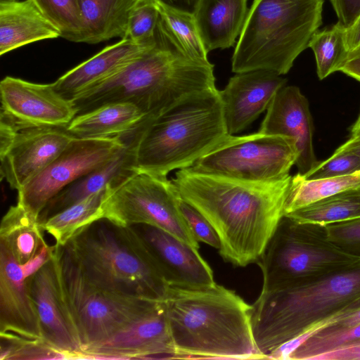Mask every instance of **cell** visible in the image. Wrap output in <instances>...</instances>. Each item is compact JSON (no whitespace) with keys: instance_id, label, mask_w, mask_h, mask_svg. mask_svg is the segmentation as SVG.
I'll return each instance as SVG.
<instances>
[{"instance_id":"29","label":"cell","mask_w":360,"mask_h":360,"mask_svg":"<svg viewBox=\"0 0 360 360\" xmlns=\"http://www.w3.org/2000/svg\"><path fill=\"white\" fill-rule=\"evenodd\" d=\"M292 221L312 226L360 217V187L326 198L285 215Z\"/></svg>"},{"instance_id":"40","label":"cell","mask_w":360,"mask_h":360,"mask_svg":"<svg viewBox=\"0 0 360 360\" xmlns=\"http://www.w3.org/2000/svg\"><path fill=\"white\" fill-rule=\"evenodd\" d=\"M343 28L351 27L360 15V0H329Z\"/></svg>"},{"instance_id":"47","label":"cell","mask_w":360,"mask_h":360,"mask_svg":"<svg viewBox=\"0 0 360 360\" xmlns=\"http://www.w3.org/2000/svg\"><path fill=\"white\" fill-rule=\"evenodd\" d=\"M360 137V113L359 117L351 129L350 139H356Z\"/></svg>"},{"instance_id":"9","label":"cell","mask_w":360,"mask_h":360,"mask_svg":"<svg viewBox=\"0 0 360 360\" xmlns=\"http://www.w3.org/2000/svg\"><path fill=\"white\" fill-rule=\"evenodd\" d=\"M257 262L263 275L262 289H266L290 281L316 279L359 265L360 254L346 252L328 241L326 245L312 243L307 225L284 216Z\"/></svg>"},{"instance_id":"18","label":"cell","mask_w":360,"mask_h":360,"mask_svg":"<svg viewBox=\"0 0 360 360\" xmlns=\"http://www.w3.org/2000/svg\"><path fill=\"white\" fill-rule=\"evenodd\" d=\"M287 79L277 73L257 70L236 73L219 94L228 134L242 131L267 110Z\"/></svg>"},{"instance_id":"24","label":"cell","mask_w":360,"mask_h":360,"mask_svg":"<svg viewBox=\"0 0 360 360\" xmlns=\"http://www.w3.org/2000/svg\"><path fill=\"white\" fill-rule=\"evenodd\" d=\"M134 166V146L125 143V146L110 162L77 179L53 197L41 213L39 221L108 185H119L135 172Z\"/></svg>"},{"instance_id":"38","label":"cell","mask_w":360,"mask_h":360,"mask_svg":"<svg viewBox=\"0 0 360 360\" xmlns=\"http://www.w3.org/2000/svg\"><path fill=\"white\" fill-rule=\"evenodd\" d=\"M179 205L181 212L195 239L219 250L221 246L219 238L208 220L198 210L182 199L181 196L179 200Z\"/></svg>"},{"instance_id":"43","label":"cell","mask_w":360,"mask_h":360,"mask_svg":"<svg viewBox=\"0 0 360 360\" xmlns=\"http://www.w3.org/2000/svg\"><path fill=\"white\" fill-rule=\"evenodd\" d=\"M159 4L181 13L194 15L200 0H155Z\"/></svg>"},{"instance_id":"39","label":"cell","mask_w":360,"mask_h":360,"mask_svg":"<svg viewBox=\"0 0 360 360\" xmlns=\"http://www.w3.org/2000/svg\"><path fill=\"white\" fill-rule=\"evenodd\" d=\"M324 239L340 248L343 245L360 244V217L324 226Z\"/></svg>"},{"instance_id":"22","label":"cell","mask_w":360,"mask_h":360,"mask_svg":"<svg viewBox=\"0 0 360 360\" xmlns=\"http://www.w3.org/2000/svg\"><path fill=\"white\" fill-rule=\"evenodd\" d=\"M60 37L32 0L0 2V55L28 44Z\"/></svg>"},{"instance_id":"46","label":"cell","mask_w":360,"mask_h":360,"mask_svg":"<svg viewBox=\"0 0 360 360\" xmlns=\"http://www.w3.org/2000/svg\"><path fill=\"white\" fill-rule=\"evenodd\" d=\"M339 151H348L360 157V137L350 139L336 149Z\"/></svg>"},{"instance_id":"30","label":"cell","mask_w":360,"mask_h":360,"mask_svg":"<svg viewBox=\"0 0 360 360\" xmlns=\"http://www.w3.org/2000/svg\"><path fill=\"white\" fill-rule=\"evenodd\" d=\"M360 187V172L342 176L306 179L292 176L285 215L337 193Z\"/></svg>"},{"instance_id":"48","label":"cell","mask_w":360,"mask_h":360,"mask_svg":"<svg viewBox=\"0 0 360 360\" xmlns=\"http://www.w3.org/2000/svg\"><path fill=\"white\" fill-rule=\"evenodd\" d=\"M360 308V297L354 302L349 307V309L352 310H356Z\"/></svg>"},{"instance_id":"27","label":"cell","mask_w":360,"mask_h":360,"mask_svg":"<svg viewBox=\"0 0 360 360\" xmlns=\"http://www.w3.org/2000/svg\"><path fill=\"white\" fill-rule=\"evenodd\" d=\"M43 232L39 221L16 204L9 207L1 219L0 243L23 265L48 245Z\"/></svg>"},{"instance_id":"45","label":"cell","mask_w":360,"mask_h":360,"mask_svg":"<svg viewBox=\"0 0 360 360\" xmlns=\"http://www.w3.org/2000/svg\"><path fill=\"white\" fill-rule=\"evenodd\" d=\"M360 323V308L347 315L338 323L340 327H353Z\"/></svg>"},{"instance_id":"6","label":"cell","mask_w":360,"mask_h":360,"mask_svg":"<svg viewBox=\"0 0 360 360\" xmlns=\"http://www.w3.org/2000/svg\"><path fill=\"white\" fill-rule=\"evenodd\" d=\"M65 247L86 278L99 288L131 298H165L169 285L132 226L102 219Z\"/></svg>"},{"instance_id":"15","label":"cell","mask_w":360,"mask_h":360,"mask_svg":"<svg viewBox=\"0 0 360 360\" xmlns=\"http://www.w3.org/2000/svg\"><path fill=\"white\" fill-rule=\"evenodd\" d=\"M176 359L163 300L152 311L82 352V359Z\"/></svg>"},{"instance_id":"14","label":"cell","mask_w":360,"mask_h":360,"mask_svg":"<svg viewBox=\"0 0 360 360\" xmlns=\"http://www.w3.org/2000/svg\"><path fill=\"white\" fill-rule=\"evenodd\" d=\"M42 340L68 359H82V349L63 295L53 245L49 259L27 278Z\"/></svg>"},{"instance_id":"17","label":"cell","mask_w":360,"mask_h":360,"mask_svg":"<svg viewBox=\"0 0 360 360\" xmlns=\"http://www.w3.org/2000/svg\"><path fill=\"white\" fill-rule=\"evenodd\" d=\"M141 238L169 286L203 288L214 285L213 271L199 250L153 226H131Z\"/></svg>"},{"instance_id":"4","label":"cell","mask_w":360,"mask_h":360,"mask_svg":"<svg viewBox=\"0 0 360 360\" xmlns=\"http://www.w3.org/2000/svg\"><path fill=\"white\" fill-rule=\"evenodd\" d=\"M360 297V264L308 281H290L262 289L252 305V328L264 359L312 325Z\"/></svg>"},{"instance_id":"8","label":"cell","mask_w":360,"mask_h":360,"mask_svg":"<svg viewBox=\"0 0 360 360\" xmlns=\"http://www.w3.org/2000/svg\"><path fill=\"white\" fill-rule=\"evenodd\" d=\"M65 300L82 352L157 308L162 300L109 292L84 275L65 246L53 245Z\"/></svg>"},{"instance_id":"19","label":"cell","mask_w":360,"mask_h":360,"mask_svg":"<svg viewBox=\"0 0 360 360\" xmlns=\"http://www.w3.org/2000/svg\"><path fill=\"white\" fill-rule=\"evenodd\" d=\"M258 131L283 135L296 141L298 172L304 174L317 162L313 147V123L307 98L295 86L282 87L266 110Z\"/></svg>"},{"instance_id":"1","label":"cell","mask_w":360,"mask_h":360,"mask_svg":"<svg viewBox=\"0 0 360 360\" xmlns=\"http://www.w3.org/2000/svg\"><path fill=\"white\" fill-rule=\"evenodd\" d=\"M291 179L253 181L188 167L179 169L172 181L213 226L224 260L245 267L259 261L285 216Z\"/></svg>"},{"instance_id":"32","label":"cell","mask_w":360,"mask_h":360,"mask_svg":"<svg viewBox=\"0 0 360 360\" xmlns=\"http://www.w3.org/2000/svg\"><path fill=\"white\" fill-rule=\"evenodd\" d=\"M58 30L60 37L82 42L84 22L77 0H32Z\"/></svg>"},{"instance_id":"25","label":"cell","mask_w":360,"mask_h":360,"mask_svg":"<svg viewBox=\"0 0 360 360\" xmlns=\"http://www.w3.org/2000/svg\"><path fill=\"white\" fill-rule=\"evenodd\" d=\"M145 117L131 103H110L76 115L66 129L77 138L122 136L135 129Z\"/></svg>"},{"instance_id":"36","label":"cell","mask_w":360,"mask_h":360,"mask_svg":"<svg viewBox=\"0 0 360 360\" xmlns=\"http://www.w3.org/2000/svg\"><path fill=\"white\" fill-rule=\"evenodd\" d=\"M160 13L155 0H138L129 12L122 39L145 45L154 41Z\"/></svg>"},{"instance_id":"28","label":"cell","mask_w":360,"mask_h":360,"mask_svg":"<svg viewBox=\"0 0 360 360\" xmlns=\"http://www.w3.org/2000/svg\"><path fill=\"white\" fill-rule=\"evenodd\" d=\"M110 186L39 221L44 231L53 238L55 245L65 246L84 229L103 218V205Z\"/></svg>"},{"instance_id":"10","label":"cell","mask_w":360,"mask_h":360,"mask_svg":"<svg viewBox=\"0 0 360 360\" xmlns=\"http://www.w3.org/2000/svg\"><path fill=\"white\" fill-rule=\"evenodd\" d=\"M179 193L172 180L135 172L122 183L110 186L103 205V218L128 227L148 224L160 228L199 250L179 208Z\"/></svg>"},{"instance_id":"31","label":"cell","mask_w":360,"mask_h":360,"mask_svg":"<svg viewBox=\"0 0 360 360\" xmlns=\"http://www.w3.org/2000/svg\"><path fill=\"white\" fill-rule=\"evenodd\" d=\"M309 47L314 54L316 72L321 80L339 71L349 53L345 46V28L338 22L330 28L316 32Z\"/></svg>"},{"instance_id":"35","label":"cell","mask_w":360,"mask_h":360,"mask_svg":"<svg viewBox=\"0 0 360 360\" xmlns=\"http://www.w3.org/2000/svg\"><path fill=\"white\" fill-rule=\"evenodd\" d=\"M359 338L360 323L349 328L334 325L309 339L290 355V359L311 360L321 353Z\"/></svg>"},{"instance_id":"23","label":"cell","mask_w":360,"mask_h":360,"mask_svg":"<svg viewBox=\"0 0 360 360\" xmlns=\"http://www.w3.org/2000/svg\"><path fill=\"white\" fill-rule=\"evenodd\" d=\"M248 0H200L193 15L208 53L232 46L243 28Z\"/></svg>"},{"instance_id":"16","label":"cell","mask_w":360,"mask_h":360,"mask_svg":"<svg viewBox=\"0 0 360 360\" xmlns=\"http://www.w3.org/2000/svg\"><path fill=\"white\" fill-rule=\"evenodd\" d=\"M1 113L25 126L66 127L77 115L72 101L53 84H41L6 77L0 83Z\"/></svg>"},{"instance_id":"21","label":"cell","mask_w":360,"mask_h":360,"mask_svg":"<svg viewBox=\"0 0 360 360\" xmlns=\"http://www.w3.org/2000/svg\"><path fill=\"white\" fill-rule=\"evenodd\" d=\"M153 41L141 45L128 39H122L67 72L53 85L62 96L72 101L117 73L139 57Z\"/></svg>"},{"instance_id":"11","label":"cell","mask_w":360,"mask_h":360,"mask_svg":"<svg viewBox=\"0 0 360 360\" xmlns=\"http://www.w3.org/2000/svg\"><path fill=\"white\" fill-rule=\"evenodd\" d=\"M297 156L292 138L258 131L229 136L190 168L242 180L271 181L289 176Z\"/></svg>"},{"instance_id":"44","label":"cell","mask_w":360,"mask_h":360,"mask_svg":"<svg viewBox=\"0 0 360 360\" xmlns=\"http://www.w3.org/2000/svg\"><path fill=\"white\" fill-rule=\"evenodd\" d=\"M345 41L348 53L360 48V15L351 27L345 29Z\"/></svg>"},{"instance_id":"13","label":"cell","mask_w":360,"mask_h":360,"mask_svg":"<svg viewBox=\"0 0 360 360\" xmlns=\"http://www.w3.org/2000/svg\"><path fill=\"white\" fill-rule=\"evenodd\" d=\"M75 138L63 127L18 124L0 117V172L12 189L20 190L45 169Z\"/></svg>"},{"instance_id":"2","label":"cell","mask_w":360,"mask_h":360,"mask_svg":"<svg viewBox=\"0 0 360 360\" xmlns=\"http://www.w3.org/2000/svg\"><path fill=\"white\" fill-rule=\"evenodd\" d=\"M214 82V65L189 56L160 15L152 44L117 73L72 101L77 115L126 102L146 117L155 118L193 96L217 89Z\"/></svg>"},{"instance_id":"3","label":"cell","mask_w":360,"mask_h":360,"mask_svg":"<svg viewBox=\"0 0 360 360\" xmlns=\"http://www.w3.org/2000/svg\"><path fill=\"white\" fill-rule=\"evenodd\" d=\"M164 305L176 359H258L252 306L217 283L203 288L169 286Z\"/></svg>"},{"instance_id":"34","label":"cell","mask_w":360,"mask_h":360,"mask_svg":"<svg viewBox=\"0 0 360 360\" xmlns=\"http://www.w3.org/2000/svg\"><path fill=\"white\" fill-rule=\"evenodd\" d=\"M0 339L1 360L67 359L41 339H27L12 333H0Z\"/></svg>"},{"instance_id":"33","label":"cell","mask_w":360,"mask_h":360,"mask_svg":"<svg viewBox=\"0 0 360 360\" xmlns=\"http://www.w3.org/2000/svg\"><path fill=\"white\" fill-rule=\"evenodd\" d=\"M158 6L164 22L185 51L194 59L209 62L207 52L197 30L193 15L159 4Z\"/></svg>"},{"instance_id":"12","label":"cell","mask_w":360,"mask_h":360,"mask_svg":"<svg viewBox=\"0 0 360 360\" xmlns=\"http://www.w3.org/2000/svg\"><path fill=\"white\" fill-rule=\"evenodd\" d=\"M124 146L120 136L74 138L45 169L18 191L17 204L39 221L53 197L110 162Z\"/></svg>"},{"instance_id":"26","label":"cell","mask_w":360,"mask_h":360,"mask_svg":"<svg viewBox=\"0 0 360 360\" xmlns=\"http://www.w3.org/2000/svg\"><path fill=\"white\" fill-rule=\"evenodd\" d=\"M138 0H77L83 22V41L98 44L124 37L128 16Z\"/></svg>"},{"instance_id":"41","label":"cell","mask_w":360,"mask_h":360,"mask_svg":"<svg viewBox=\"0 0 360 360\" xmlns=\"http://www.w3.org/2000/svg\"><path fill=\"white\" fill-rule=\"evenodd\" d=\"M311 360H360V338L321 353Z\"/></svg>"},{"instance_id":"37","label":"cell","mask_w":360,"mask_h":360,"mask_svg":"<svg viewBox=\"0 0 360 360\" xmlns=\"http://www.w3.org/2000/svg\"><path fill=\"white\" fill-rule=\"evenodd\" d=\"M360 172V157L348 151L335 150L333 155L322 162H318L307 173L302 174L306 179L336 177Z\"/></svg>"},{"instance_id":"42","label":"cell","mask_w":360,"mask_h":360,"mask_svg":"<svg viewBox=\"0 0 360 360\" xmlns=\"http://www.w3.org/2000/svg\"><path fill=\"white\" fill-rule=\"evenodd\" d=\"M339 71L360 82V48L348 53Z\"/></svg>"},{"instance_id":"20","label":"cell","mask_w":360,"mask_h":360,"mask_svg":"<svg viewBox=\"0 0 360 360\" xmlns=\"http://www.w3.org/2000/svg\"><path fill=\"white\" fill-rule=\"evenodd\" d=\"M0 333L41 339L36 307L20 264L0 243Z\"/></svg>"},{"instance_id":"7","label":"cell","mask_w":360,"mask_h":360,"mask_svg":"<svg viewBox=\"0 0 360 360\" xmlns=\"http://www.w3.org/2000/svg\"><path fill=\"white\" fill-rule=\"evenodd\" d=\"M324 1L253 0L232 56V71L287 74L321 25Z\"/></svg>"},{"instance_id":"49","label":"cell","mask_w":360,"mask_h":360,"mask_svg":"<svg viewBox=\"0 0 360 360\" xmlns=\"http://www.w3.org/2000/svg\"><path fill=\"white\" fill-rule=\"evenodd\" d=\"M12 1H18V0H0V2Z\"/></svg>"},{"instance_id":"5","label":"cell","mask_w":360,"mask_h":360,"mask_svg":"<svg viewBox=\"0 0 360 360\" xmlns=\"http://www.w3.org/2000/svg\"><path fill=\"white\" fill-rule=\"evenodd\" d=\"M229 136L219 90L193 96L150 121L134 146V170L167 176L191 167Z\"/></svg>"}]
</instances>
